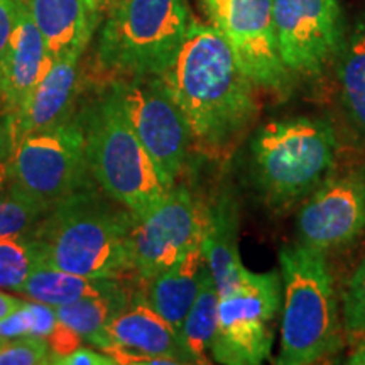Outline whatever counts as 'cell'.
Segmentation results:
<instances>
[{
  "mask_svg": "<svg viewBox=\"0 0 365 365\" xmlns=\"http://www.w3.org/2000/svg\"><path fill=\"white\" fill-rule=\"evenodd\" d=\"M80 115L95 185L134 218L144 217L163 202L170 186L134 132L115 81H105Z\"/></svg>",
  "mask_w": 365,
  "mask_h": 365,
  "instance_id": "cell-4",
  "label": "cell"
},
{
  "mask_svg": "<svg viewBox=\"0 0 365 365\" xmlns=\"http://www.w3.org/2000/svg\"><path fill=\"white\" fill-rule=\"evenodd\" d=\"M364 364H365V362H364Z\"/></svg>",
  "mask_w": 365,
  "mask_h": 365,
  "instance_id": "cell-35",
  "label": "cell"
},
{
  "mask_svg": "<svg viewBox=\"0 0 365 365\" xmlns=\"http://www.w3.org/2000/svg\"><path fill=\"white\" fill-rule=\"evenodd\" d=\"M135 291L129 289L125 282H122L117 289L100 296L75 301L65 307L54 308L59 325L68 331L78 336L80 340L88 341L97 336L113 317H117L122 309L129 307Z\"/></svg>",
  "mask_w": 365,
  "mask_h": 365,
  "instance_id": "cell-22",
  "label": "cell"
},
{
  "mask_svg": "<svg viewBox=\"0 0 365 365\" xmlns=\"http://www.w3.org/2000/svg\"><path fill=\"white\" fill-rule=\"evenodd\" d=\"M336 63L341 107L350 124L365 139V17L345 34Z\"/></svg>",
  "mask_w": 365,
  "mask_h": 365,
  "instance_id": "cell-21",
  "label": "cell"
},
{
  "mask_svg": "<svg viewBox=\"0 0 365 365\" xmlns=\"http://www.w3.org/2000/svg\"><path fill=\"white\" fill-rule=\"evenodd\" d=\"M41 267L38 250L29 237L0 240V289L16 291L29 274Z\"/></svg>",
  "mask_w": 365,
  "mask_h": 365,
  "instance_id": "cell-26",
  "label": "cell"
},
{
  "mask_svg": "<svg viewBox=\"0 0 365 365\" xmlns=\"http://www.w3.org/2000/svg\"><path fill=\"white\" fill-rule=\"evenodd\" d=\"M100 2H102V6H103V9H105V6H107V4L110 2V0H100Z\"/></svg>",
  "mask_w": 365,
  "mask_h": 365,
  "instance_id": "cell-33",
  "label": "cell"
},
{
  "mask_svg": "<svg viewBox=\"0 0 365 365\" xmlns=\"http://www.w3.org/2000/svg\"><path fill=\"white\" fill-rule=\"evenodd\" d=\"M159 78L188 122L193 148L210 159L230 156L261 112L259 88L208 22L196 19Z\"/></svg>",
  "mask_w": 365,
  "mask_h": 365,
  "instance_id": "cell-1",
  "label": "cell"
},
{
  "mask_svg": "<svg viewBox=\"0 0 365 365\" xmlns=\"http://www.w3.org/2000/svg\"><path fill=\"white\" fill-rule=\"evenodd\" d=\"M24 303H26V299L17 298V296H14V294L4 293V291L0 289V322H2V319H6L7 317H11L12 313H16Z\"/></svg>",
  "mask_w": 365,
  "mask_h": 365,
  "instance_id": "cell-30",
  "label": "cell"
},
{
  "mask_svg": "<svg viewBox=\"0 0 365 365\" xmlns=\"http://www.w3.org/2000/svg\"><path fill=\"white\" fill-rule=\"evenodd\" d=\"M113 81L140 144L171 188L185 170L190 149L193 148V135L180 105L159 76Z\"/></svg>",
  "mask_w": 365,
  "mask_h": 365,
  "instance_id": "cell-10",
  "label": "cell"
},
{
  "mask_svg": "<svg viewBox=\"0 0 365 365\" xmlns=\"http://www.w3.org/2000/svg\"><path fill=\"white\" fill-rule=\"evenodd\" d=\"M54 365H118L117 360L102 350L88 349V346H75L68 354L51 355Z\"/></svg>",
  "mask_w": 365,
  "mask_h": 365,
  "instance_id": "cell-29",
  "label": "cell"
},
{
  "mask_svg": "<svg viewBox=\"0 0 365 365\" xmlns=\"http://www.w3.org/2000/svg\"><path fill=\"white\" fill-rule=\"evenodd\" d=\"M208 276L207 257L198 244L140 287L149 307L178 331Z\"/></svg>",
  "mask_w": 365,
  "mask_h": 365,
  "instance_id": "cell-19",
  "label": "cell"
},
{
  "mask_svg": "<svg viewBox=\"0 0 365 365\" xmlns=\"http://www.w3.org/2000/svg\"><path fill=\"white\" fill-rule=\"evenodd\" d=\"M339 139L325 118L291 117L267 122L249 144V175L274 213L298 207L335 171Z\"/></svg>",
  "mask_w": 365,
  "mask_h": 365,
  "instance_id": "cell-3",
  "label": "cell"
},
{
  "mask_svg": "<svg viewBox=\"0 0 365 365\" xmlns=\"http://www.w3.org/2000/svg\"><path fill=\"white\" fill-rule=\"evenodd\" d=\"M240 213L234 191L222 188L205 207L202 249L218 293L225 294L240 282L245 266L239 254Z\"/></svg>",
  "mask_w": 365,
  "mask_h": 365,
  "instance_id": "cell-17",
  "label": "cell"
},
{
  "mask_svg": "<svg viewBox=\"0 0 365 365\" xmlns=\"http://www.w3.org/2000/svg\"><path fill=\"white\" fill-rule=\"evenodd\" d=\"M49 208L11 181L0 186V240L29 235Z\"/></svg>",
  "mask_w": 365,
  "mask_h": 365,
  "instance_id": "cell-24",
  "label": "cell"
},
{
  "mask_svg": "<svg viewBox=\"0 0 365 365\" xmlns=\"http://www.w3.org/2000/svg\"><path fill=\"white\" fill-rule=\"evenodd\" d=\"M135 218L97 185L48 210L31 232L41 266L86 277H134L130 234Z\"/></svg>",
  "mask_w": 365,
  "mask_h": 365,
  "instance_id": "cell-2",
  "label": "cell"
},
{
  "mask_svg": "<svg viewBox=\"0 0 365 365\" xmlns=\"http://www.w3.org/2000/svg\"><path fill=\"white\" fill-rule=\"evenodd\" d=\"M282 304L279 271L245 267L240 282L220 296L218 325L210 357L222 365H259L271 357L274 322Z\"/></svg>",
  "mask_w": 365,
  "mask_h": 365,
  "instance_id": "cell-8",
  "label": "cell"
},
{
  "mask_svg": "<svg viewBox=\"0 0 365 365\" xmlns=\"http://www.w3.org/2000/svg\"><path fill=\"white\" fill-rule=\"evenodd\" d=\"M9 173V181L49 207L93 186L80 112L22 137L11 154Z\"/></svg>",
  "mask_w": 365,
  "mask_h": 365,
  "instance_id": "cell-7",
  "label": "cell"
},
{
  "mask_svg": "<svg viewBox=\"0 0 365 365\" xmlns=\"http://www.w3.org/2000/svg\"><path fill=\"white\" fill-rule=\"evenodd\" d=\"M88 344L117 364H188L178 331L149 307L143 289Z\"/></svg>",
  "mask_w": 365,
  "mask_h": 365,
  "instance_id": "cell-14",
  "label": "cell"
},
{
  "mask_svg": "<svg viewBox=\"0 0 365 365\" xmlns=\"http://www.w3.org/2000/svg\"><path fill=\"white\" fill-rule=\"evenodd\" d=\"M43 36L51 61L80 56L88 48L100 22V11L88 0H24Z\"/></svg>",
  "mask_w": 365,
  "mask_h": 365,
  "instance_id": "cell-16",
  "label": "cell"
},
{
  "mask_svg": "<svg viewBox=\"0 0 365 365\" xmlns=\"http://www.w3.org/2000/svg\"><path fill=\"white\" fill-rule=\"evenodd\" d=\"M365 232V164L333 171L299 205V244L322 254L344 249Z\"/></svg>",
  "mask_w": 365,
  "mask_h": 365,
  "instance_id": "cell-13",
  "label": "cell"
},
{
  "mask_svg": "<svg viewBox=\"0 0 365 365\" xmlns=\"http://www.w3.org/2000/svg\"><path fill=\"white\" fill-rule=\"evenodd\" d=\"M80 61V56H66L51 61L14 127L11 135L12 150L24 135L56 125L75 112L81 78Z\"/></svg>",
  "mask_w": 365,
  "mask_h": 365,
  "instance_id": "cell-18",
  "label": "cell"
},
{
  "mask_svg": "<svg viewBox=\"0 0 365 365\" xmlns=\"http://www.w3.org/2000/svg\"><path fill=\"white\" fill-rule=\"evenodd\" d=\"M17 7L19 0H0V98H2V78H4V63H6V54L11 43L14 27L17 21ZM0 144H4L11 153V144L4 132L2 118H0Z\"/></svg>",
  "mask_w": 365,
  "mask_h": 365,
  "instance_id": "cell-28",
  "label": "cell"
},
{
  "mask_svg": "<svg viewBox=\"0 0 365 365\" xmlns=\"http://www.w3.org/2000/svg\"><path fill=\"white\" fill-rule=\"evenodd\" d=\"M49 65L51 59L46 51L43 36L31 19L26 2L19 0L16 27L4 63L2 98H0V118L9 144H11L14 127Z\"/></svg>",
  "mask_w": 365,
  "mask_h": 365,
  "instance_id": "cell-15",
  "label": "cell"
},
{
  "mask_svg": "<svg viewBox=\"0 0 365 365\" xmlns=\"http://www.w3.org/2000/svg\"><path fill=\"white\" fill-rule=\"evenodd\" d=\"M88 2H90L91 6H93L95 9H97V11H100V12L103 11V6H102V2H100V0H88Z\"/></svg>",
  "mask_w": 365,
  "mask_h": 365,
  "instance_id": "cell-32",
  "label": "cell"
},
{
  "mask_svg": "<svg viewBox=\"0 0 365 365\" xmlns=\"http://www.w3.org/2000/svg\"><path fill=\"white\" fill-rule=\"evenodd\" d=\"M9 163H11V153L4 144H0V186L7 185L9 182Z\"/></svg>",
  "mask_w": 365,
  "mask_h": 365,
  "instance_id": "cell-31",
  "label": "cell"
},
{
  "mask_svg": "<svg viewBox=\"0 0 365 365\" xmlns=\"http://www.w3.org/2000/svg\"><path fill=\"white\" fill-rule=\"evenodd\" d=\"M2 341H4V339H0V345H2Z\"/></svg>",
  "mask_w": 365,
  "mask_h": 365,
  "instance_id": "cell-34",
  "label": "cell"
},
{
  "mask_svg": "<svg viewBox=\"0 0 365 365\" xmlns=\"http://www.w3.org/2000/svg\"><path fill=\"white\" fill-rule=\"evenodd\" d=\"M279 266L282 319L276 364L312 365L336 355L345 335L327 255L296 242L279 250Z\"/></svg>",
  "mask_w": 365,
  "mask_h": 365,
  "instance_id": "cell-6",
  "label": "cell"
},
{
  "mask_svg": "<svg viewBox=\"0 0 365 365\" xmlns=\"http://www.w3.org/2000/svg\"><path fill=\"white\" fill-rule=\"evenodd\" d=\"M345 344L352 349V364L365 362V255L346 282L341 298Z\"/></svg>",
  "mask_w": 365,
  "mask_h": 365,
  "instance_id": "cell-25",
  "label": "cell"
},
{
  "mask_svg": "<svg viewBox=\"0 0 365 365\" xmlns=\"http://www.w3.org/2000/svg\"><path fill=\"white\" fill-rule=\"evenodd\" d=\"M205 207L182 185L171 186L163 202L135 218L130 234L134 279L140 286L202 244Z\"/></svg>",
  "mask_w": 365,
  "mask_h": 365,
  "instance_id": "cell-12",
  "label": "cell"
},
{
  "mask_svg": "<svg viewBox=\"0 0 365 365\" xmlns=\"http://www.w3.org/2000/svg\"><path fill=\"white\" fill-rule=\"evenodd\" d=\"M125 279L107 277H86L80 274L61 271L56 267L41 266L29 274L17 293L27 299L38 301L48 307L58 308L75 301L100 296L117 289Z\"/></svg>",
  "mask_w": 365,
  "mask_h": 365,
  "instance_id": "cell-20",
  "label": "cell"
},
{
  "mask_svg": "<svg viewBox=\"0 0 365 365\" xmlns=\"http://www.w3.org/2000/svg\"><path fill=\"white\" fill-rule=\"evenodd\" d=\"M51 355L49 341L34 335L4 339L0 345V365H46Z\"/></svg>",
  "mask_w": 365,
  "mask_h": 365,
  "instance_id": "cell-27",
  "label": "cell"
},
{
  "mask_svg": "<svg viewBox=\"0 0 365 365\" xmlns=\"http://www.w3.org/2000/svg\"><path fill=\"white\" fill-rule=\"evenodd\" d=\"M198 4L254 85L279 100L289 97L294 78L277 51L272 0H198Z\"/></svg>",
  "mask_w": 365,
  "mask_h": 365,
  "instance_id": "cell-9",
  "label": "cell"
},
{
  "mask_svg": "<svg viewBox=\"0 0 365 365\" xmlns=\"http://www.w3.org/2000/svg\"><path fill=\"white\" fill-rule=\"evenodd\" d=\"M103 11L95 61L105 81L163 75L196 22L188 0H110Z\"/></svg>",
  "mask_w": 365,
  "mask_h": 365,
  "instance_id": "cell-5",
  "label": "cell"
},
{
  "mask_svg": "<svg viewBox=\"0 0 365 365\" xmlns=\"http://www.w3.org/2000/svg\"><path fill=\"white\" fill-rule=\"evenodd\" d=\"M218 303H220V293L210 272L198 298L195 299L193 307L190 308L178 330L181 349L188 359V364L210 362L208 357L218 325Z\"/></svg>",
  "mask_w": 365,
  "mask_h": 365,
  "instance_id": "cell-23",
  "label": "cell"
},
{
  "mask_svg": "<svg viewBox=\"0 0 365 365\" xmlns=\"http://www.w3.org/2000/svg\"><path fill=\"white\" fill-rule=\"evenodd\" d=\"M272 21L281 61L293 78L322 75L346 34L340 0H272Z\"/></svg>",
  "mask_w": 365,
  "mask_h": 365,
  "instance_id": "cell-11",
  "label": "cell"
}]
</instances>
